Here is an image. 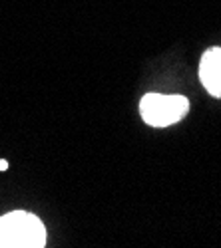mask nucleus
I'll return each instance as SVG.
<instances>
[{"mask_svg": "<svg viewBox=\"0 0 221 248\" xmlns=\"http://www.w3.org/2000/svg\"><path fill=\"white\" fill-rule=\"evenodd\" d=\"M46 226L36 215L14 211L0 217V248H42Z\"/></svg>", "mask_w": 221, "mask_h": 248, "instance_id": "f257e3e1", "label": "nucleus"}, {"mask_svg": "<svg viewBox=\"0 0 221 248\" xmlns=\"http://www.w3.org/2000/svg\"><path fill=\"white\" fill-rule=\"evenodd\" d=\"M189 111V101L184 95L146 93L139 101V113L152 127H168L177 123Z\"/></svg>", "mask_w": 221, "mask_h": 248, "instance_id": "f03ea898", "label": "nucleus"}, {"mask_svg": "<svg viewBox=\"0 0 221 248\" xmlns=\"http://www.w3.org/2000/svg\"><path fill=\"white\" fill-rule=\"evenodd\" d=\"M199 79L209 95L221 99V48H211L202 56Z\"/></svg>", "mask_w": 221, "mask_h": 248, "instance_id": "7ed1b4c3", "label": "nucleus"}, {"mask_svg": "<svg viewBox=\"0 0 221 248\" xmlns=\"http://www.w3.org/2000/svg\"><path fill=\"white\" fill-rule=\"evenodd\" d=\"M8 169V163L6 161H0V171H6Z\"/></svg>", "mask_w": 221, "mask_h": 248, "instance_id": "20e7f679", "label": "nucleus"}]
</instances>
